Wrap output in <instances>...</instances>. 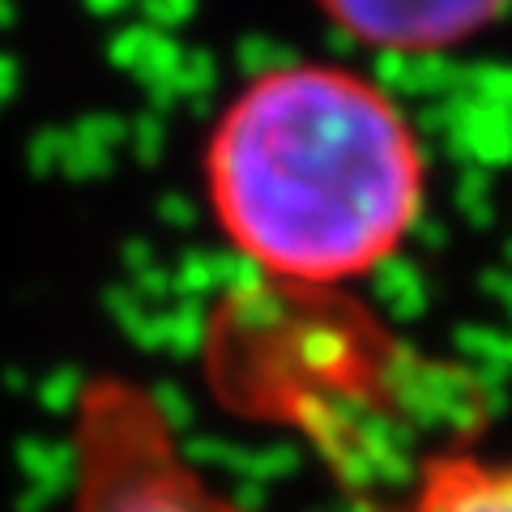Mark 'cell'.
Masks as SVG:
<instances>
[{
    "mask_svg": "<svg viewBox=\"0 0 512 512\" xmlns=\"http://www.w3.org/2000/svg\"><path fill=\"white\" fill-rule=\"evenodd\" d=\"M64 512H256L188 457L180 427L146 380L90 372L69 406Z\"/></svg>",
    "mask_w": 512,
    "mask_h": 512,
    "instance_id": "obj_2",
    "label": "cell"
},
{
    "mask_svg": "<svg viewBox=\"0 0 512 512\" xmlns=\"http://www.w3.org/2000/svg\"><path fill=\"white\" fill-rule=\"evenodd\" d=\"M393 512H512V457L436 448L419 461Z\"/></svg>",
    "mask_w": 512,
    "mask_h": 512,
    "instance_id": "obj_4",
    "label": "cell"
},
{
    "mask_svg": "<svg viewBox=\"0 0 512 512\" xmlns=\"http://www.w3.org/2000/svg\"><path fill=\"white\" fill-rule=\"evenodd\" d=\"M222 239L265 278L333 291L376 274L427 210V154L402 103L338 60L269 64L201 146Z\"/></svg>",
    "mask_w": 512,
    "mask_h": 512,
    "instance_id": "obj_1",
    "label": "cell"
},
{
    "mask_svg": "<svg viewBox=\"0 0 512 512\" xmlns=\"http://www.w3.org/2000/svg\"><path fill=\"white\" fill-rule=\"evenodd\" d=\"M350 43L384 56H444L495 30L512 0H316Z\"/></svg>",
    "mask_w": 512,
    "mask_h": 512,
    "instance_id": "obj_3",
    "label": "cell"
}]
</instances>
